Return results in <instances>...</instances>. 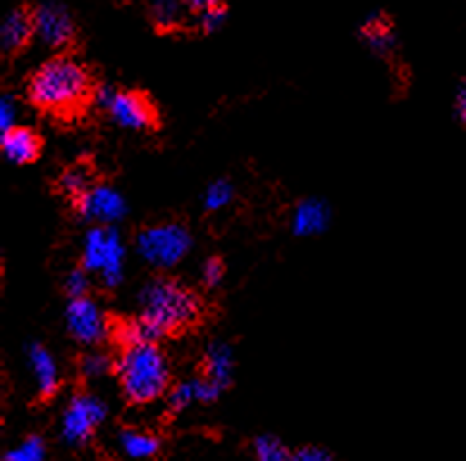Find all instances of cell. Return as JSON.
Wrapping results in <instances>:
<instances>
[{
	"mask_svg": "<svg viewBox=\"0 0 466 461\" xmlns=\"http://www.w3.org/2000/svg\"><path fill=\"white\" fill-rule=\"evenodd\" d=\"M66 326L68 333L86 346H96L102 339H106V335H111V324L88 296L71 299L66 307Z\"/></svg>",
	"mask_w": 466,
	"mask_h": 461,
	"instance_id": "8",
	"label": "cell"
},
{
	"mask_svg": "<svg viewBox=\"0 0 466 461\" xmlns=\"http://www.w3.org/2000/svg\"><path fill=\"white\" fill-rule=\"evenodd\" d=\"M14 115H16V111H14L12 97L5 95L3 102H0V127H3V132L14 127Z\"/></svg>",
	"mask_w": 466,
	"mask_h": 461,
	"instance_id": "28",
	"label": "cell"
},
{
	"mask_svg": "<svg viewBox=\"0 0 466 461\" xmlns=\"http://www.w3.org/2000/svg\"><path fill=\"white\" fill-rule=\"evenodd\" d=\"M292 459L297 461H312V459H330V453L319 448H306L299 450V453H292Z\"/></svg>",
	"mask_w": 466,
	"mask_h": 461,
	"instance_id": "29",
	"label": "cell"
},
{
	"mask_svg": "<svg viewBox=\"0 0 466 461\" xmlns=\"http://www.w3.org/2000/svg\"><path fill=\"white\" fill-rule=\"evenodd\" d=\"M167 400H170V409H175V412L188 407L190 400H198L195 380L193 383H181V385L172 386V389H167Z\"/></svg>",
	"mask_w": 466,
	"mask_h": 461,
	"instance_id": "23",
	"label": "cell"
},
{
	"mask_svg": "<svg viewBox=\"0 0 466 461\" xmlns=\"http://www.w3.org/2000/svg\"><path fill=\"white\" fill-rule=\"evenodd\" d=\"M120 446H123L125 453L134 459H146V457H155L158 453V439L152 435H146V432H137V430H127L123 432L120 436Z\"/></svg>",
	"mask_w": 466,
	"mask_h": 461,
	"instance_id": "17",
	"label": "cell"
},
{
	"mask_svg": "<svg viewBox=\"0 0 466 461\" xmlns=\"http://www.w3.org/2000/svg\"><path fill=\"white\" fill-rule=\"evenodd\" d=\"M152 342L179 337L202 319V301L190 287L172 278H157L141 292V315Z\"/></svg>",
	"mask_w": 466,
	"mask_h": 461,
	"instance_id": "2",
	"label": "cell"
},
{
	"mask_svg": "<svg viewBox=\"0 0 466 461\" xmlns=\"http://www.w3.org/2000/svg\"><path fill=\"white\" fill-rule=\"evenodd\" d=\"M458 115H460V120L466 125V84L460 88V93H458Z\"/></svg>",
	"mask_w": 466,
	"mask_h": 461,
	"instance_id": "31",
	"label": "cell"
},
{
	"mask_svg": "<svg viewBox=\"0 0 466 461\" xmlns=\"http://www.w3.org/2000/svg\"><path fill=\"white\" fill-rule=\"evenodd\" d=\"M254 453L260 461H286L292 459V453L274 436H258L254 441Z\"/></svg>",
	"mask_w": 466,
	"mask_h": 461,
	"instance_id": "20",
	"label": "cell"
},
{
	"mask_svg": "<svg viewBox=\"0 0 466 461\" xmlns=\"http://www.w3.org/2000/svg\"><path fill=\"white\" fill-rule=\"evenodd\" d=\"M3 154L16 165H27L35 163L41 154V138L35 129L30 127H12L3 132L0 138Z\"/></svg>",
	"mask_w": 466,
	"mask_h": 461,
	"instance_id": "12",
	"label": "cell"
},
{
	"mask_svg": "<svg viewBox=\"0 0 466 461\" xmlns=\"http://www.w3.org/2000/svg\"><path fill=\"white\" fill-rule=\"evenodd\" d=\"M208 365H207V378L211 380V383H216L220 389H225L227 385H229V376H231V353L227 346H220V344H216V346L211 348V353H208Z\"/></svg>",
	"mask_w": 466,
	"mask_h": 461,
	"instance_id": "18",
	"label": "cell"
},
{
	"mask_svg": "<svg viewBox=\"0 0 466 461\" xmlns=\"http://www.w3.org/2000/svg\"><path fill=\"white\" fill-rule=\"evenodd\" d=\"M91 185H93L91 167L82 165V163L68 167V170L59 176V190H62L66 197H71L73 202H77V199L91 188Z\"/></svg>",
	"mask_w": 466,
	"mask_h": 461,
	"instance_id": "15",
	"label": "cell"
},
{
	"mask_svg": "<svg viewBox=\"0 0 466 461\" xmlns=\"http://www.w3.org/2000/svg\"><path fill=\"white\" fill-rule=\"evenodd\" d=\"M190 246L188 231L181 225H161L138 236L141 256L155 267H172L186 256Z\"/></svg>",
	"mask_w": 466,
	"mask_h": 461,
	"instance_id": "6",
	"label": "cell"
},
{
	"mask_svg": "<svg viewBox=\"0 0 466 461\" xmlns=\"http://www.w3.org/2000/svg\"><path fill=\"white\" fill-rule=\"evenodd\" d=\"M111 369H116V362L109 356H105V353H86L79 360V371L86 378H100V376L109 374Z\"/></svg>",
	"mask_w": 466,
	"mask_h": 461,
	"instance_id": "21",
	"label": "cell"
},
{
	"mask_svg": "<svg viewBox=\"0 0 466 461\" xmlns=\"http://www.w3.org/2000/svg\"><path fill=\"white\" fill-rule=\"evenodd\" d=\"M123 396L132 405L155 403L170 389V366L157 342L125 346L116 360Z\"/></svg>",
	"mask_w": 466,
	"mask_h": 461,
	"instance_id": "3",
	"label": "cell"
},
{
	"mask_svg": "<svg viewBox=\"0 0 466 461\" xmlns=\"http://www.w3.org/2000/svg\"><path fill=\"white\" fill-rule=\"evenodd\" d=\"M64 290L71 299H79V296H86L88 295V276H86V269H76L66 276L64 281Z\"/></svg>",
	"mask_w": 466,
	"mask_h": 461,
	"instance_id": "25",
	"label": "cell"
},
{
	"mask_svg": "<svg viewBox=\"0 0 466 461\" xmlns=\"http://www.w3.org/2000/svg\"><path fill=\"white\" fill-rule=\"evenodd\" d=\"M362 39L367 41L374 53L388 55L394 45V32H391V23L385 16H371L370 21L362 25Z\"/></svg>",
	"mask_w": 466,
	"mask_h": 461,
	"instance_id": "14",
	"label": "cell"
},
{
	"mask_svg": "<svg viewBox=\"0 0 466 461\" xmlns=\"http://www.w3.org/2000/svg\"><path fill=\"white\" fill-rule=\"evenodd\" d=\"M231 185L227 181H218V184H213L208 188L204 206H207V211H220L222 206H227L231 202Z\"/></svg>",
	"mask_w": 466,
	"mask_h": 461,
	"instance_id": "24",
	"label": "cell"
},
{
	"mask_svg": "<svg viewBox=\"0 0 466 461\" xmlns=\"http://www.w3.org/2000/svg\"><path fill=\"white\" fill-rule=\"evenodd\" d=\"M79 215L96 225H111L125 215V202L109 185H91L76 202Z\"/></svg>",
	"mask_w": 466,
	"mask_h": 461,
	"instance_id": "10",
	"label": "cell"
},
{
	"mask_svg": "<svg viewBox=\"0 0 466 461\" xmlns=\"http://www.w3.org/2000/svg\"><path fill=\"white\" fill-rule=\"evenodd\" d=\"M105 403L91 394H77L68 403L66 414L62 421V436L71 446H86L91 441L96 427L105 421Z\"/></svg>",
	"mask_w": 466,
	"mask_h": 461,
	"instance_id": "7",
	"label": "cell"
},
{
	"mask_svg": "<svg viewBox=\"0 0 466 461\" xmlns=\"http://www.w3.org/2000/svg\"><path fill=\"white\" fill-rule=\"evenodd\" d=\"M36 36L35 25V9L16 7L5 16L3 27H0V45H3L5 57H16L30 45V41Z\"/></svg>",
	"mask_w": 466,
	"mask_h": 461,
	"instance_id": "11",
	"label": "cell"
},
{
	"mask_svg": "<svg viewBox=\"0 0 466 461\" xmlns=\"http://www.w3.org/2000/svg\"><path fill=\"white\" fill-rule=\"evenodd\" d=\"M152 21L158 27H167V30H175L181 23V7L177 0H155L152 5Z\"/></svg>",
	"mask_w": 466,
	"mask_h": 461,
	"instance_id": "19",
	"label": "cell"
},
{
	"mask_svg": "<svg viewBox=\"0 0 466 461\" xmlns=\"http://www.w3.org/2000/svg\"><path fill=\"white\" fill-rule=\"evenodd\" d=\"M30 365L32 369H35L36 383H39L41 400H50L59 389V374H57V365H55L48 348H44L41 344H32Z\"/></svg>",
	"mask_w": 466,
	"mask_h": 461,
	"instance_id": "13",
	"label": "cell"
},
{
	"mask_svg": "<svg viewBox=\"0 0 466 461\" xmlns=\"http://www.w3.org/2000/svg\"><path fill=\"white\" fill-rule=\"evenodd\" d=\"M91 71L73 55H55L27 82V100L55 120H76L96 100Z\"/></svg>",
	"mask_w": 466,
	"mask_h": 461,
	"instance_id": "1",
	"label": "cell"
},
{
	"mask_svg": "<svg viewBox=\"0 0 466 461\" xmlns=\"http://www.w3.org/2000/svg\"><path fill=\"white\" fill-rule=\"evenodd\" d=\"M120 267H123V246L118 233L109 226L88 231L84 245V269L100 274L106 286H116L120 283Z\"/></svg>",
	"mask_w": 466,
	"mask_h": 461,
	"instance_id": "5",
	"label": "cell"
},
{
	"mask_svg": "<svg viewBox=\"0 0 466 461\" xmlns=\"http://www.w3.org/2000/svg\"><path fill=\"white\" fill-rule=\"evenodd\" d=\"M181 3L188 5L190 9H195V12H207V9L218 7V5H220V0H181Z\"/></svg>",
	"mask_w": 466,
	"mask_h": 461,
	"instance_id": "30",
	"label": "cell"
},
{
	"mask_svg": "<svg viewBox=\"0 0 466 461\" xmlns=\"http://www.w3.org/2000/svg\"><path fill=\"white\" fill-rule=\"evenodd\" d=\"M222 276H225V263H222V258L213 256V258H208L207 263H204V269H202L204 287L213 290V287L220 286Z\"/></svg>",
	"mask_w": 466,
	"mask_h": 461,
	"instance_id": "26",
	"label": "cell"
},
{
	"mask_svg": "<svg viewBox=\"0 0 466 461\" xmlns=\"http://www.w3.org/2000/svg\"><path fill=\"white\" fill-rule=\"evenodd\" d=\"M46 455L44 441L39 436H27L21 444V448L12 450V453L5 455L7 461H39Z\"/></svg>",
	"mask_w": 466,
	"mask_h": 461,
	"instance_id": "22",
	"label": "cell"
},
{
	"mask_svg": "<svg viewBox=\"0 0 466 461\" xmlns=\"http://www.w3.org/2000/svg\"><path fill=\"white\" fill-rule=\"evenodd\" d=\"M326 220H329V211H326L324 204L304 202L299 208H297L295 231L301 233V236H309V233L324 229Z\"/></svg>",
	"mask_w": 466,
	"mask_h": 461,
	"instance_id": "16",
	"label": "cell"
},
{
	"mask_svg": "<svg viewBox=\"0 0 466 461\" xmlns=\"http://www.w3.org/2000/svg\"><path fill=\"white\" fill-rule=\"evenodd\" d=\"M36 36L53 50H66L76 41V23L59 5H41L35 9Z\"/></svg>",
	"mask_w": 466,
	"mask_h": 461,
	"instance_id": "9",
	"label": "cell"
},
{
	"mask_svg": "<svg viewBox=\"0 0 466 461\" xmlns=\"http://www.w3.org/2000/svg\"><path fill=\"white\" fill-rule=\"evenodd\" d=\"M96 100L100 102L116 125L137 132H152L161 125L157 105L143 91H116V88H97Z\"/></svg>",
	"mask_w": 466,
	"mask_h": 461,
	"instance_id": "4",
	"label": "cell"
},
{
	"mask_svg": "<svg viewBox=\"0 0 466 461\" xmlns=\"http://www.w3.org/2000/svg\"><path fill=\"white\" fill-rule=\"evenodd\" d=\"M222 21H225V7H222V5L202 12V30L204 32H216L218 27L222 25Z\"/></svg>",
	"mask_w": 466,
	"mask_h": 461,
	"instance_id": "27",
	"label": "cell"
}]
</instances>
